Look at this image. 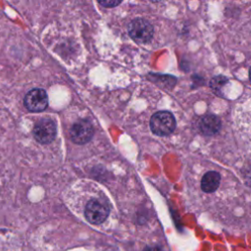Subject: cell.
<instances>
[{"label":"cell","instance_id":"10","mask_svg":"<svg viewBox=\"0 0 251 251\" xmlns=\"http://www.w3.org/2000/svg\"><path fill=\"white\" fill-rule=\"evenodd\" d=\"M98 3L104 7H115L121 4V1H98Z\"/></svg>","mask_w":251,"mask_h":251},{"label":"cell","instance_id":"11","mask_svg":"<svg viewBox=\"0 0 251 251\" xmlns=\"http://www.w3.org/2000/svg\"><path fill=\"white\" fill-rule=\"evenodd\" d=\"M249 77H250V80H251V68H250V71H249Z\"/></svg>","mask_w":251,"mask_h":251},{"label":"cell","instance_id":"5","mask_svg":"<svg viewBox=\"0 0 251 251\" xmlns=\"http://www.w3.org/2000/svg\"><path fill=\"white\" fill-rule=\"evenodd\" d=\"M94 133L92 125L87 120L75 122L70 129V137L76 144H84L90 141Z\"/></svg>","mask_w":251,"mask_h":251},{"label":"cell","instance_id":"2","mask_svg":"<svg viewBox=\"0 0 251 251\" xmlns=\"http://www.w3.org/2000/svg\"><path fill=\"white\" fill-rule=\"evenodd\" d=\"M152 25L144 19H134L128 25V33L132 39L139 43L148 42L153 36Z\"/></svg>","mask_w":251,"mask_h":251},{"label":"cell","instance_id":"4","mask_svg":"<svg viewBox=\"0 0 251 251\" xmlns=\"http://www.w3.org/2000/svg\"><path fill=\"white\" fill-rule=\"evenodd\" d=\"M57 134V127L55 123L50 119H43L39 121L33 128L34 138L42 144L52 142Z\"/></svg>","mask_w":251,"mask_h":251},{"label":"cell","instance_id":"1","mask_svg":"<svg viewBox=\"0 0 251 251\" xmlns=\"http://www.w3.org/2000/svg\"><path fill=\"white\" fill-rule=\"evenodd\" d=\"M150 128L156 135H169L176 128L175 117L168 111L157 112L150 119Z\"/></svg>","mask_w":251,"mask_h":251},{"label":"cell","instance_id":"8","mask_svg":"<svg viewBox=\"0 0 251 251\" xmlns=\"http://www.w3.org/2000/svg\"><path fill=\"white\" fill-rule=\"evenodd\" d=\"M221 176L215 171H210L206 173L201 180V188L204 192L211 193L214 192L220 185Z\"/></svg>","mask_w":251,"mask_h":251},{"label":"cell","instance_id":"6","mask_svg":"<svg viewBox=\"0 0 251 251\" xmlns=\"http://www.w3.org/2000/svg\"><path fill=\"white\" fill-rule=\"evenodd\" d=\"M25 107L31 112H41L48 105V96L45 90L41 88L31 89L25 96Z\"/></svg>","mask_w":251,"mask_h":251},{"label":"cell","instance_id":"3","mask_svg":"<svg viewBox=\"0 0 251 251\" xmlns=\"http://www.w3.org/2000/svg\"><path fill=\"white\" fill-rule=\"evenodd\" d=\"M109 215V207L106 203L98 200L91 199L85 206L84 216L86 220L94 225L103 223Z\"/></svg>","mask_w":251,"mask_h":251},{"label":"cell","instance_id":"9","mask_svg":"<svg viewBox=\"0 0 251 251\" xmlns=\"http://www.w3.org/2000/svg\"><path fill=\"white\" fill-rule=\"evenodd\" d=\"M227 82V78L223 75H217L213 77L210 81V87L217 93L221 92L223 86Z\"/></svg>","mask_w":251,"mask_h":251},{"label":"cell","instance_id":"7","mask_svg":"<svg viewBox=\"0 0 251 251\" xmlns=\"http://www.w3.org/2000/svg\"><path fill=\"white\" fill-rule=\"evenodd\" d=\"M199 128L201 132L206 135L215 134L221 128V121L217 116L208 114L201 119L199 123Z\"/></svg>","mask_w":251,"mask_h":251}]
</instances>
